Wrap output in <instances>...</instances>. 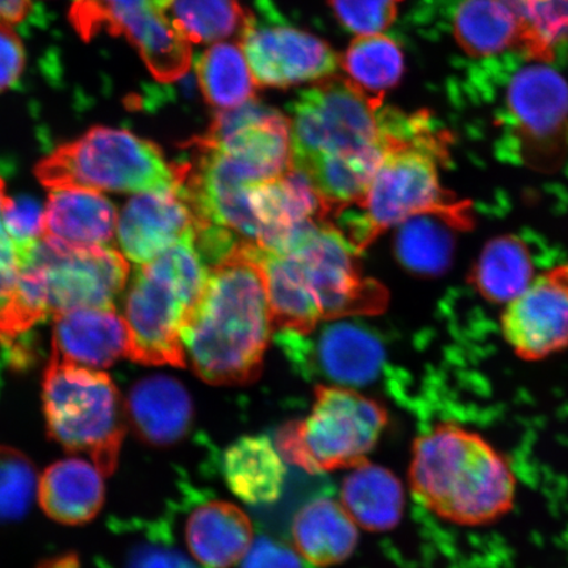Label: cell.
<instances>
[{"label": "cell", "instance_id": "cell-1", "mask_svg": "<svg viewBox=\"0 0 568 568\" xmlns=\"http://www.w3.org/2000/svg\"><path fill=\"white\" fill-rule=\"evenodd\" d=\"M291 110V169L307 178L329 216L358 203L399 133L396 110L341 78L303 91Z\"/></svg>", "mask_w": 568, "mask_h": 568}, {"label": "cell", "instance_id": "cell-2", "mask_svg": "<svg viewBox=\"0 0 568 568\" xmlns=\"http://www.w3.org/2000/svg\"><path fill=\"white\" fill-rule=\"evenodd\" d=\"M273 326L265 276L253 244H246L211 268L201 301L183 325V349L210 385H247L261 374Z\"/></svg>", "mask_w": 568, "mask_h": 568}, {"label": "cell", "instance_id": "cell-3", "mask_svg": "<svg viewBox=\"0 0 568 568\" xmlns=\"http://www.w3.org/2000/svg\"><path fill=\"white\" fill-rule=\"evenodd\" d=\"M265 276L273 325L308 333L320 323L379 314L387 291L365 278L358 252L329 223L312 230L286 253L253 247Z\"/></svg>", "mask_w": 568, "mask_h": 568}, {"label": "cell", "instance_id": "cell-4", "mask_svg": "<svg viewBox=\"0 0 568 568\" xmlns=\"http://www.w3.org/2000/svg\"><path fill=\"white\" fill-rule=\"evenodd\" d=\"M408 475L415 499L456 527H487L515 508L513 464L485 436L458 423H438L415 439Z\"/></svg>", "mask_w": 568, "mask_h": 568}, {"label": "cell", "instance_id": "cell-5", "mask_svg": "<svg viewBox=\"0 0 568 568\" xmlns=\"http://www.w3.org/2000/svg\"><path fill=\"white\" fill-rule=\"evenodd\" d=\"M210 273L194 233L134 270L124 307L131 341L128 358L149 366H187L182 329L201 301Z\"/></svg>", "mask_w": 568, "mask_h": 568}, {"label": "cell", "instance_id": "cell-6", "mask_svg": "<svg viewBox=\"0 0 568 568\" xmlns=\"http://www.w3.org/2000/svg\"><path fill=\"white\" fill-rule=\"evenodd\" d=\"M49 436L82 453L103 475L116 470L126 426L122 394L109 374L51 359L42 382Z\"/></svg>", "mask_w": 568, "mask_h": 568}, {"label": "cell", "instance_id": "cell-7", "mask_svg": "<svg viewBox=\"0 0 568 568\" xmlns=\"http://www.w3.org/2000/svg\"><path fill=\"white\" fill-rule=\"evenodd\" d=\"M49 190L81 187L140 194L176 190L175 166L152 141L116 128L95 126L55 149L34 169Z\"/></svg>", "mask_w": 568, "mask_h": 568}, {"label": "cell", "instance_id": "cell-8", "mask_svg": "<svg viewBox=\"0 0 568 568\" xmlns=\"http://www.w3.org/2000/svg\"><path fill=\"white\" fill-rule=\"evenodd\" d=\"M388 424L385 407L351 388L318 385L311 414L283 425L282 458L308 474L354 468L367 460Z\"/></svg>", "mask_w": 568, "mask_h": 568}, {"label": "cell", "instance_id": "cell-9", "mask_svg": "<svg viewBox=\"0 0 568 568\" xmlns=\"http://www.w3.org/2000/svg\"><path fill=\"white\" fill-rule=\"evenodd\" d=\"M389 146L376 169L358 210L376 239L407 220L433 213L450 222H464L456 204L447 201L439 182L437 138L428 119L414 116Z\"/></svg>", "mask_w": 568, "mask_h": 568}, {"label": "cell", "instance_id": "cell-10", "mask_svg": "<svg viewBox=\"0 0 568 568\" xmlns=\"http://www.w3.org/2000/svg\"><path fill=\"white\" fill-rule=\"evenodd\" d=\"M275 341L297 373L333 386H371L387 368L383 338L359 320H331L308 333L281 331Z\"/></svg>", "mask_w": 568, "mask_h": 568}, {"label": "cell", "instance_id": "cell-11", "mask_svg": "<svg viewBox=\"0 0 568 568\" xmlns=\"http://www.w3.org/2000/svg\"><path fill=\"white\" fill-rule=\"evenodd\" d=\"M262 17L251 13L240 34L241 49L255 82L286 89L304 82L324 81L336 73L339 57L317 36L291 26L260 0Z\"/></svg>", "mask_w": 568, "mask_h": 568}, {"label": "cell", "instance_id": "cell-12", "mask_svg": "<svg viewBox=\"0 0 568 568\" xmlns=\"http://www.w3.org/2000/svg\"><path fill=\"white\" fill-rule=\"evenodd\" d=\"M34 255L53 316L80 308H115L130 278L128 260L112 246L65 248L41 240Z\"/></svg>", "mask_w": 568, "mask_h": 568}, {"label": "cell", "instance_id": "cell-13", "mask_svg": "<svg viewBox=\"0 0 568 568\" xmlns=\"http://www.w3.org/2000/svg\"><path fill=\"white\" fill-rule=\"evenodd\" d=\"M504 338L518 357L539 361L568 347V264L536 276L506 305Z\"/></svg>", "mask_w": 568, "mask_h": 568}, {"label": "cell", "instance_id": "cell-14", "mask_svg": "<svg viewBox=\"0 0 568 568\" xmlns=\"http://www.w3.org/2000/svg\"><path fill=\"white\" fill-rule=\"evenodd\" d=\"M247 199L257 224L255 245L270 253L288 252L328 216L323 199L294 169L252 184Z\"/></svg>", "mask_w": 568, "mask_h": 568}, {"label": "cell", "instance_id": "cell-15", "mask_svg": "<svg viewBox=\"0 0 568 568\" xmlns=\"http://www.w3.org/2000/svg\"><path fill=\"white\" fill-rule=\"evenodd\" d=\"M195 231V216L176 190L134 194L119 213L116 237L128 261L145 265Z\"/></svg>", "mask_w": 568, "mask_h": 568}, {"label": "cell", "instance_id": "cell-16", "mask_svg": "<svg viewBox=\"0 0 568 568\" xmlns=\"http://www.w3.org/2000/svg\"><path fill=\"white\" fill-rule=\"evenodd\" d=\"M506 111L525 144L556 149L568 126V83L544 63L525 67L510 78Z\"/></svg>", "mask_w": 568, "mask_h": 568}, {"label": "cell", "instance_id": "cell-17", "mask_svg": "<svg viewBox=\"0 0 568 568\" xmlns=\"http://www.w3.org/2000/svg\"><path fill=\"white\" fill-rule=\"evenodd\" d=\"M130 331L115 308H80L54 315L52 358L106 368L130 355Z\"/></svg>", "mask_w": 568, "mask_h": 568}, {"label": "cell", "instance_id": "cell-18", "mask_svg": "<svg viewBox=\"0 0 568 568\" xmlns=\"http://www.w3.org/2000/svg\"><path fill=\"white\" fill-rule=\"evenodd\" d=\"M119 212L99 191L67 187L51 190L44 207L48 244L65 248L110 246Z\"/></svg>", "mask_w": 568, "mask_h": 568}, {"label": "cell", "instance_id": "cell-19", "mask_svg": "<svg viewBox=\"0 0 568 568\" xmlns=\"http://www.w3.org/2000/svg\"><path fill=\"white\" fill-rule=\"evenodd\" d=\"M128 423L141 442L173 445L187 435L193 423V402L180 382L166 375L142 379L125 402Z\"/></svg>", "mask_w": 568, "mask_h": 568}, {"label": "cell", "instance_id": "cell-20", "mask_svg": "<svg viewBox=\"0 0 568 568\" xmlns=\"http://www.w3.org/2000/svg\"><path fill=\"white\" fill-rule=\"evenodd\" d=\"M103 474L81 458H69L49 466L38 485L39 503L52 520L83 525L92 520L104 504Z\"/></svg>", "mask_w": 568, "mask_h": 568}, {"label": "cell", "instance_id": "cell-21", "mask_svg": "<svg viewBox=\"0 0 568 568\" xmlns=\"http://www.w3.org/2000/svg\"><path fill=\"white\" fill-rule=\"evenodd\" d=\"M186 539L199 564L207 568H230L251 550L253 525L234 504L210 501L191 514Z\"/></svg>", "mask_w": 568, "mask_h": 568}, {"label": "cell", "instance_id": "cell-22", "mask_svg": "<svg viewBox=\"0 0 568 568\" xmlns=\"http://www.w3.org/2000/svg\"><path fill=\"white\" fill-rule=\"evenodd\" d=\"M355 525L346 509L335 500L322 497L305 504L293 524L297 556L317 567L343 564L358 542Z\"/></svg>", "mask_w": 568, "mask_h": 568}, {"label": "cell", "instance_id": "cell-23", "mask_svg": "<svg viewBox=\"0 0 568 568\" xmlns=\"http://www.w3.org/2000/svg\"><path fill=\"white\" fill-rule=\"evenodd\" d=\"M226 485L239 499L260 506L280 499L286 466L275 444L266 436H246L224 454Z\"/></svg>", "mask_w": 568, "mask_h": 568}, {"label": "cell", "instance_id": "cell-24", "mask_svg": "<svg viewBox=\"0 0 568 568\" xmlns=\"http://www.w3.org/2000/svg\"><path fill=\"white\" fill-rule=\"evenodd\" d=\"M352 470L341 489L346 513L355 524L371 531L396 528L406 508V494L399 478L368 460Z\"/></svg>", "mask_w": 568, "mask_h": 568}, {"label": "cell", "instance_id": "cell-25", "mask_svg": "<svg viewBox=\"0 0 568 568\" xmlns=\"http://www.w3.org/2000/svg\"><path fill=\"white\" fill-rule=\"evenodd\" d=\"M453 34L473 57H489L521 45V19L500 0H460L453 13Z\"/></svg>", "mask_w": 568, "mask_h": 568}, {"label": "cell", "instance_id": "cell-26", "mask_svg": "<svg viewBox=\"0 0 568 568\" xmlns=\"http://www.w3.org/2000/svg\"><path fill=\"white\" fill-rule=\"evenodd\" d=\"M473 283L486 301L509 304L536 278L527 244L514 234L496 237L483 248L473 270Z\"/></svg>", "mask_w": 568, "mask_h": 568}, {"label": "cell", "instance_id": "cell-27", "mask_svg": "<svg viewBox=\"0 0 568 568\" xmlns=\"http://www.w3.org/2000/svg\"><path fill=\"white\" fill-rule=\"evenodd\" d=\"M195 69L199 89L210 105L231 110L253 101L258 83L241 47L217 42L197 57Z\"/></svg>", "mask_w": 568, "mask_h": 568}, {"label": "cell", "instance_id": "cell-28", "mask_svg": "<svg viewBox=\"0 0 568 568\" xmlns=\"http://www.w3.org/2000/svg\"><path fill=\"white\" fill-rule=\"evenodd\" d=\"M124 36L160 82H175L189 73L191 42L166 13H154L133 24Z\"/></svg>", "mask_w": 568, "mask_h": 568}, {"label": "cell", "instance_id": "cell-29", "mask_svg": "<svg viewBox=\"0 0 568 568\" xmlns=\"http://www.w3.org/2000/svg\"><path fill=\"white\" fill-rule=\"evenodd\" d=\"M453 225L449 219L433 213L407 220L396 233L397 260L417 275L445 273L453 261Z\"/></svg>", "mask_w": 568, "mask_h": 568}, {"label": "cell", "instance_id": "cell-30", "mask_svg": "<svg viewBox=\"0 0 568 568\" xmlns=\"http://www.w3.org/2000/svg\"><path fill=\"white\" fill-rule=\"evenodd\" d=\"M351 83L366 95L382 99L404 73V54L385 34L358 36L339 59Z\"/></svg>", "mask_w": 568, "mask_h": 568}, {"label": "cell", "instance_id": "cell-31", "mask_svg": "<svg viewBox=\"0 0 568 568\" xmlns=\"http://www.w3.org/2000/svg\"><path fill=\"white\" fill-rule=\"evenodd\" d=\"M174 21L190 42H222L241 34L251 18L239 0H174Z\"/></svg>", "mask_w": 568, "mask_h": 568}, {"label": "cell", "instance_id": "cell-32", "mask_svg": "<svg viewBox=\"0 0 568 568\" xmlns=\"http://www.w3.org/2000/svg\"><path fill=\"white\" fill-rule=\"evenodd\" d=\"M174 0H74L70 21L84 40L99 33L124 34L128 28L153 13H166Z\"/></svg>", "mask_w": 568, "mask_h": 568}, {"label": "cell", "instance_id": "cell-33", "mask_svg": "<svg viewBox=\"0 0 568 568\" xmlns=\"http://www.w3.org/2000/svg\"><path fill=\"white\" fill-rule=\"evenodd\" d=\"M520 19L523 51L538 62L551 61L557 42L568 40V0H536Z\"/></svg>", "mask_w": 568, "mask_h": 568}, {"label": "cell", "instance_id": "cell-34", "mask_svg": "<svg viewBox=\"0 0 568 568\" xmlns=\"http://www.w3.org/2000/svg\"><path fill=\"white\" fill-rule=\"evenodd\" d=\"M38 475L30 458L0 445V525L20 520L38 494Z\"/></svg>", "mask_w": 568, "mask_h": 568}, {"label": "cell", "instance_id": "cell-35", "mask_svg": "<svg viewBox=\"0 0 568 568\" xmlns=\"http://www.w3.org/2000/svg\"><path fill=\"white\" fill-rule=\"evenodd\" d=\"M19 302V257L0 217V339L11 341L27 332Z\"/></svg>", "mask_w": 568, "mask_h": 568}, {"label": "cell", "instance_id": "cell-36", "mask_svg": "<svg viewBox=\"0 0 568 568\" xmlns=\"http://www.w3.org/2000/svg\"><path fill=\"white\" fill-rule=\"evenodd\" d=\"M402 0H329L347 31L358 36L379 34L394 23Z\"/></svg>", "mask_w": 568, "mask_h": 568}, {"label": "cell", "instance_id": "cell-37", "mask_svg": "<svg viewBox=\"0 0 568 568\" xmlns=\"http://www.w3.org/2000/svg\"><path fill=\"white\" fill-rule=\"evenodd\" d=\"M2 223L19 255L42 240L44 209L32 197H7Z\"/></svg>", "mask_w": 568, "mask_h": 568}, {"label": "cell", "instance_id": "cell-38", "mask_svg": "<svg viewBox=\"0 0 568 568\" xmlns=\"http://www.w3.org/2000/svg\"><path fill=\"white\" fill-rule=\"evenodd\" d=\"M26 65L23 42L12 26L0 21V92L19 81Z\"/></svg>", "mask_w": 568, "mask_h": 568}, {"label": "cell", "instance_id": "cell-39", "mask_svg": "<svg viewBox=\"0 0 568 568\" xmlns=\"http://www.w3.org/2000/svg\"><path fill=\"white\" fill-rule=\"evenodd\" d=\"M241 568H302L297 554L280 542L260 538L252 545Z\"/></svg>", "mask_w": 568, "mask_h": 568}, {"label": "cell", "instance_id": "cell-40", "mask_svg": "<svg viewBox=\"0 0 568 568\" xmlns=\"http://www.w3.org/2000/svg\"><path fill=\"white\" fill-rule=\"evenodd\" d=\"M125 568H196L174 549L142 545L130 554Z\"/></svg>", "mask_w": 568, "mask_h": 568}, {"label": "cell", "instance_id": "cell-41", "mask_svg": "<svg viewBox=\"0 0 568 568\" xmlns=\"http://www.w3.org/2000/svg\"><path fill=\"white\" fill-rule=\"evenodd\" d=\"M31 9V0H0V21L10 26L18 24L28 17Z\"/></svg>", "mask_w": 568, "mask_h": 568}, {"label": "cell", "instance_id": "cell-42", "mask_svg": "<svg viewBox=\"0 0 568 568\" xmlns=\"http://www.w3.org/2000/svg\"><path fill=\"white\" fill-rule=\"evenodd\" d=\"M504 4L508 6L510 10H513L518 18H521L525 10L528 9V6L536 0H500Z\"/></svg>", "mask_w": 568, "mask_h": 568}, {"label": "cell", "instance_id": "cell-43", "mask_svg": "<svg viewBox=\"0 0 568 568\" xmlns=\"http://www.w3.org/2000/svg\"><path fill=\"white\" fill-rule=\"evenodd\" d=\"M9 197L6 195V184L2 178H0V217H2V211L4 207L6 199Z\"/></svg>", "mask_w": 568, "mask_h": 568}, {"label": "cell", "instance_id": "cell-44", "mask_svg": "<svg viewBox=\"0 0 568 568\" xmlns=\"http://www.w3.org/2000/svg\"><path fill=\"white\" fill-rule=\"evenodd\" d=\"M74 560L73 559H63L61 562H54L49 565L45 568H73Z\"/></svg>", "mask_w": 568, "mask_h": 568}]
</instances>
